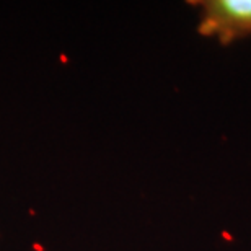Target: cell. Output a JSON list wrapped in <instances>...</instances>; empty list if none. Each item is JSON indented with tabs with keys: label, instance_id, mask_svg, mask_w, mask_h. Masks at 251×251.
Listing matches in <instances>:
<instances>
[{
	"label": "cell",
	"instance_id": "cell-1",
	"mask_svg": "<svg viewBox=\"0 0 251 251\" xmlns=\"http://www.w3.org/2000/svg\"><path fill=\"white\" fill-rule=\"evenodd\" d=\"M198 31L201 36L215 38L230 44L251 34V0H201Z\"/></svg>",
	"mask_w": 251,
	"mask_h": 251
}]
</instances>
